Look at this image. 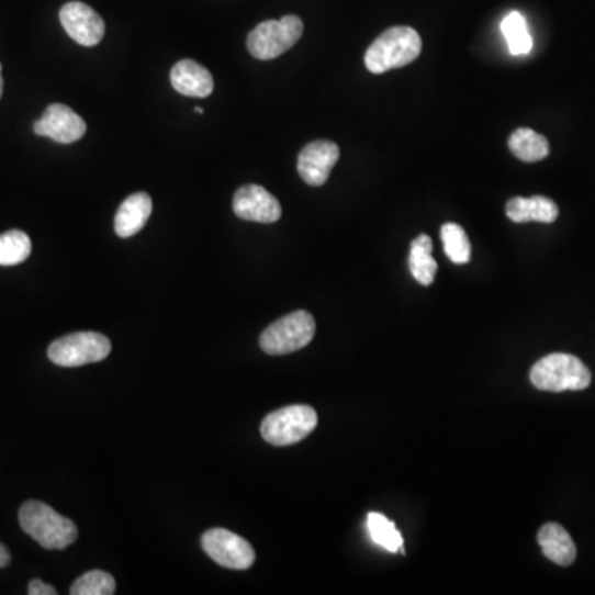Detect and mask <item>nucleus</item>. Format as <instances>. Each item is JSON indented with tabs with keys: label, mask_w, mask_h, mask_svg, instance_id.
Returning <instances> with one entry per match:
<instances>
[{
	"label": "nucleus",
	"mask_w": 595,
	"mask_h": 595,
	"mask_svg": "<svg viewBox=\"0 0 595 595\" xmlns=\"http://www.w3.org/2000/svg\"><path fill=\"white\" fill-rule=\"evenodd\" d=\"M22 529L45 549H65L78 538V528L71 519L58 515L42 502L24 503L19 509Z\"/></svg>",
	"instance_id": "nucleus-1"
},
{
	"label": "nucleus",
	"mask_w": 595,
	"mask_h": 595,
	"mask_svg": "<svg viewBox=\"0 0 595 595\" xmlns=\"http://www.w3.org/2000/svg\"><path fill=\"white\" fill-rule=\"evenodd\" d=\"M422 38L411 27H391L382 32L366 52V67L371 74L381 75L392 68H402L417 60Z\"/></svg>",
	"instance_id": "nucleus-2"
},
{
	"label": "nucleus",
	"mask_w": 595,
	"mask_h": 595,
	"mask_svg": "<svg viewBox=\"0 0 595 595\" xmlns=\"http://www.w3.org/2000/svg\"><path fill=\"white\" fill-rule=\"evenodd\" d=\"M529 379L536 389L546 392L584 391L592 382L587 366L565 352H554L536 362Z\"/></svg>",
	"instance_id": "nucleus-3"
},
{
	"label": "nucleus",
	"mask_w": 595,
	"mask_h": 595,
	"mask_svg": "<svg viewBox=\"0 0 595 595\" xmlns=\"http://www.w3.org/2000/svg\"><path fill=\"white\" fill-rule=\"evenodd\" d=\"M315 333V318L305 310H298L261 333L260 348L270 356L290 355L308 346Z\"/></svg>",
	"instance_id": "nucleus-4"
},
{
	"label": "nucleus",
	"mask_w": 595,
	"mask_h": 595,
	"mask_svg": "<svg viewBox=\"0 0 595 595\" xmlns=\"http://www.w3.org/2000/svg\"><path fill=\"white\" fill-rule=\"evenodd\" d=\"M305 25L296 15L280 21H265L248 34L247 48L257 60H273L293 48L302 38Z\"/></svg>",
	"instance_id": "nucleus-5"
},
{
	"label": "nucleus",
	"mask_w": 595,
	"mask_h": 595,
	"mask_svg": "<svg viewBox=\"0 0 595 595\" xmlns=\"http://www.w3.org/2000/svg\"><path fill=\"white\" fill-rule=\"evenodd\" d=\"M318 425V414L310 405H288L271 412L261 422V437L274 447H287L308 437Z\"/></svg>",
	"instance_id": "nucleus-6"
},
{
	"label": "nucleus",
	"mask_w": 595,
	"mask_h": 595,
	"mask_svg": "<svg viewBox=\"0 0 595 595\" xmlns=\"http://www.w3.org/2000/svg\"><path fill=\"white\" fill-rule=\"evenodd\" d=\"M111 341L100 333H74L52 343L48 359L61 368H80L110 356Z\"/></svg>",
	"instance_id": "nucleus-7"
},
{
	"label": "nucleus",
	"mask_w": 595,
	"mask_h": 595,
	"mask_svg": "<svg viewBox=\"0 0 595 595\" xmlns=\"http://www.w3.org/2000/svg\"><path fill=\"white\" fill-rule=\"evenodd\" d=\"M202 549L222 568L247 571L254 565L255 551L250 542L224 528L209 529L201 539Z\"/></svg>",
	"instance_id": "nucleus-8"
},
{
	"label": "nucleus",
	"mask_w": 595,
	"mask_h": 595,
	"mask_svg": "<svg viewBox=\"0 0 595 595\" xmlns=\"http://www.w3.org/2000/svg\"><path fill=\"white\" fill-rule=\"evenodd\" d=\"M339 161V146L333 141H313L303 147L298 156V175L312 188L326 184L336 162Z\"/></svg>",
	"instance_id": "nucleus-9"
},
{
	"label": "nucleus",
	"mask_w": 595,
	"mask_h": 595,
	"mask_svg": "<svg viewBox=\"0 0 595 595\" xmlns=\"http://www.w3.org/2000/svg\"><path fill=\"white\" fill-rule=\"evenodd\" d=\"M60 22L67 34L83 47H97L106 32L100 14L78 0L68 2L61 8Z\"/></svg>",
	"instance_id": "nucleus-10"
},
{
	"label": "nucleus",
	"mask_w": 595,
	"mask_h": 595,
	"mask_svg": "<svg viewBox=\"0 0 595 595\" xmlns=\"http://www.w3.org/2000/svg\"><path fill=\"white\" fill-rule=\"evenodd\" d=\"M34 131L38 136L50 137L61 144H71L85 136L87 123L71 108L57 103L50 104L45 110L44 116L35 121Z\"/></svg>",
	"instance_id": "nucleus-11"
},
{
	"label": "nucleus",
	"mask_w": 595,
	"mask_h": 595,
	"mask_svg": "<svg viewBox=\"0 0 595 595\" xmlns=\"http://www.w3.org/2000/svg\"><path fill=\"white\" fill-rule=\"evenodd\" d=\"M234 212L242 221L273 224V222L280 221L281 205L267 189L257 184H248L235 192Z\"/></svg>",
	"instance_id": "nucleus-12"
},
{
	"label": "nucleus",
	"mask_w": 595,
	"mask_h": 595,
	"mask_svg": "<svg viewBox=\"0 0 595 595\" xmlns=\"http://www.w3.org/2000/svg\"><path fill=\"white\" fill-rule=\"evenodd\" d=\"M171 83L178 93L189 98H207L214 91L211 71L194 60L178 61L171 70Z\"/></svg>",
	"instance_id": "nucleus-13"
},
{
	"label": "nucleus",
	"mask_w": 595,
	"mask_h": 595,
	"mask_svg": "<svg viewBox=\"0 0 595 595\" xmlns=\"http://www.w3.org/2000/svg\"><path fill=\"white\" fill-rule=\"evenodd\" d=\"M153 214V199L146 192L130 195L117 209L114 217V231L117 237L130 238L141 232Z\"/></svg>",
	"instance_id": "nucleus-14"
},
{
	"label": "nucleus",
	"mask_w": 595,
	"mask_h": 595,
	"mask_svg": "<svg viewBox=\"0 0 595 595\" xmlns=\"http://www.w3.org/2000/svg\"><path fill=\"white\" fill-rule=\"evenodd\" d=\"M506 215L516 224H526V222L552 224L559 217V209L554 201L542 195L515 198L506 204Z\"/></svg>",
	"instance_id": "nucleus-15"
},
{
	"label": "nucleus",
	"mask_w": 595,
	"mask_h": 595,
	"mask_svg": "<svg viewBox=\"0 0 595 595\" xmlns=\"http://www.w3.org/2000/svg\"><path fill=\"white\" fill-rule=\"evenodd\" d=\"M542 554L558 565H571L577 558V549L571 535L558 523H548L538 532Z\"/></svg>",
	"instance_id": "nucleus-16"
},
{
	"label": "nucleus",
	"mask_w": 595,
	"mask_h": 595,
	"mask_svg": "<svg viewBox=\"0 0 595 595\" xmlns=\"http://www.w3.org/2000/svg\"><path fill=\"white\" fill-rule=\"evenodd\" d=\"M509 151L523 162H538L548 158L549 143L545 136L529 130L519 127L508 139Z\"/></svg>",
	"instance_id": "nucleus-17"
},
{
	"label": "nucleus",
	"mask_w": 595,
	"mask_h": 595,
	"mask_svg": "<svg viewBox=\"0 0 595 595\" xmlns=\"http://www.w3.org/2000/svg\"><path fill=\"white\" fill-rule=\"evenodd\" d=\"M431 247H434L431 238L422 234L412 242L411 255H408V267H411L412 277L424 287L434 283L438 270L437 261L431 257Z\"/></svg>",
	"instance_id": "nucleus-18"
},
{
	"label": "nucleus",
	"mask_w": 595,
	"mask_h": 595,
	"mask_svg": "<svg viewBox=\"0 0 595 595\" xmlns=\"http://www.w3.org/2000/svg\"><path fill=\"white\" fill-rule=\"evenodd\" d=\"M503 37L508 44L509 54L515 57L528 55L532 50V37L528 31V22L519 12L513 11L503 19L502 22Z\"/></svg>",
	"instance_id": "nucleus-19"
},
{
	"label": "nucleus",
	"mask_w": 595,
	"mask_h": 595,
	"mask_svg": "<svg viewBox=\"0 0 595 595\" xmlns=\"http://www.w3.org/2000/svg\"><path fill=\"white\" fill-rule=\"evenodd\" d=\"M368 529L375 545L388 549L389 552L401 551L402 554H405L404 538L391 519L385 518L381 513H369Z\"/></svg>",
	"instance_id": "nucleus-20"
},
{
	"label": "nucleus",
	"mask_w": 595,
	"mask_h": 595,
	"mask_svg": "<svg viewBox=\"0 0 595 595\" xmlns=\"http://www.w3.org/2000/svg\"><path fill=\"white\" fill-rule=\"evenodd\" d=\"M32 254V242L22 231H9L0 235V267L24 263Z\"/></svg>",
	"instance_id": "nucleus-21"
},
{
	"label": "nucleus",
	"mask_w": 595,
	"mask_h": 595,
	"mask_svg": "<svg viewBox=\"0 0 595 595\" xmlns=\"http://www.w3.org/2000/svg\"><path fill=\"white\" fill-rule=\"evenodd\" d=\"M441 242L447 257L457 265L469 263L472 258V245H470L467 232L459 224H445L441 227Z\"/></svg>",
	"instance_id": "nucleus-22"
},
{
	"label": "nucleus",
	"mask_w": 595,
	"mask_h": 595,
	"mask_svg": "<svg viewBox=\"0 0 595 595\" xmlns=\"http://www.w3.org/2000/svg\"><path fill=\"white\" fill-rule=\"evenodd\" d=\"M116 592L114 577L104 571H90L71 585V595H113Z\"/></svg>",
	"instance_id": "nucleus-23"
},
{
	"label": "nucleus",
	"mask_w": 595,
	"mask_h": 595,
	"mask_svg": "<svg viewBox=\"0 0 595 595\" xmlns=\"http://www.w3.org/2000/svg\"><path fill=\"white\" fill-rule=\"evenodd\" d=\"M29 594L31 595H55L57 594V588L54 585L45 584L41 579H34L29 584Z\"/></svg>",
	"instance_id": "nucleus-24"
},
{
	"label": "nucleus",
	"mask_w": 595,
	"mask_h": 595,
	"mask_svg": "<svg viewBox=\"0 0 595 595\" xmlns=\"http://www.w3.org/2000/svg\"><path fill=\"white\" fill-rule=\"evenodd\" d=\"M11 564V552L0 542V569L8 568Z\"/></svg>",
	"instance_id": "nucleus-25"
},
{
	"label": "nucleus",
	"mask_w": 595,
	"mask_h": 595,
	"mask_svg": "<svg viewBox=\"0 0 595 595\" xmlns=\"http://www.w3.org/2000/svg\"><path fill=\"white\" fill-rule=\"evenodd\" d=\"M2 91H4V80H2V65H0V97H2Z\"/></svg>",
	"instance_id": "nucleus-26"
},
{
	"label": "nucleus",
	"mask_w": 595,
	"mask_h": 595,
	"mask_svg": "<svg viewBox=\"0 0 595 595\" xmlns=\"http://www.w3.org/2000/svg\"><path fill=\"white\" fill-rule=\"evenodd\" d=\"M195 113L198 114H204V110H202V108H195Z\"/></svg>",
	"instance_id": "nucleus-27"
}]
</instances>
